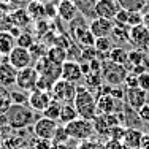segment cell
Returning a JSON list of instances; mask_svg holds the SVG:
<instances>
[{
	"mask_svg": "<svg viewBox=\"0 0 149 149\" xmlns=\"http://www.w3.org/2000/svg\"><path fill=\"white\" fill-rule=\"evenodd\" d=\"M95 3L97 0H74V5L78 8V13H81L84 17H95Z\"/></svg>",
	"mask_w": 149,
	"mask_h": 149,
	"instance_id": "21",
	"label": "cell"
},
{
	"mask_svg": "<svg viewBox=\"0 0 149 149\" xmlns=\"http://www.w3.org/2000/svg\"><path fill=\"white\" fill-rule=\"evenodd\" d=\"M136 113H138V116H140V119L143 120V122H149V103L143 105Z\"/></svg>",
	"mask_w": 149,
	"mask_h": 149,
	"instance_id": "47",
	"label": "cell"
},
{
	"mask_svg": "<svg viewBox=\"0 0 149 149\" xmlns=\"http://www.w3.org/2000/svg\"><path fill=\"white\" fill-rule=\"evenodd\" d=\"M59 2H73L74 3V0H59Z\"/></svg>",
	"mask_w": 149,
	"mask_h": 149,
	"instance_id": "56",
	"label": "cell"
},
{
	"mask_svg": "<svg viewBox=\"0 0 149 149\" xmlns=\"http://www.w3.org/2000/svg\"><path fill=\"white\" fill-rule=\"evenodd\" d=\"M35 120V111L29 105H11L3 116H0V124L8 125L10 130H26Z\"/></svg>",
	"mask_w": 149,
	"mask_h": 149,
	"instance_id": "1",
	"label": "cell"
},
{
	"mask_svg": "<svg viewBox=\"0 0 149 149\" xmlns=\"http://www.w3.org/2000/svg\"><path fill=\"white\" fill-rule=\"evenodd\" d=\"M27 13H29L30 19H33V21H41L43 17H46L45 5L40 0H32L29 5H27Z\"/></svg>",
	"mask_w": 149,
	"mask_h": 149,
	"instance_id": "22",
	"label": "cell"
},
{
	"mask_svg": "<svg viewBox=\"0 0 149 149\" xmlns=\"http://www.w3.org/2000/svg\"><path fill=\"white\" fill-rule=\"evenodd\" d=\"M141 138H143V132L140 129H127L124 133L122 143L125 144L127 149H140L141 148Z\"/></svg>",
	"mask_w": 149,
	"mask_h": 149,
	"instance_id": "18",
	"label": "cell"
},
{
	"mask_svg": "<svg viewBox=\"0 0 149 149\" xmlns=\"http://www.w3.org/2000/svg\"><path fill=\"white\" fill-rule=\"evenodd\" d=\"M129 33H130V27L127 24H114L111 37L116 43H129Z\"/></svg>",
	"mask_w": 149,
	"mask_h": 149,
	"instance_id": "26",
	"label": "cell"
},
{
	"mask_svg": "<svg viewBox=\"0 0 149 149\" xmlns=\"http://www.w3.org/2000/svg\"><path fill=\"white\" fill-rule=\"evenodd\" d=\"M97 56H98V52H97V49L94 48V46H87V48H83L81 49V62H91V60H94V59H97Z\"/></svg>",
	"mask_w": 149,
	"mask_h": 149,
	"instance_id": "37",
	"label": "cell"
},
{
	"mask_svg": "<svg viewBox=\"0 0 149 149\" xmlns=\"http://www.w3.org/2000/svg\"><path fill=\"white\" fill-rule=\"evenodd\" d=\"M143 26L149 29V13H143Z\"/></svg>",
	"mask_w": 149,
	"mask_h": 149,
	"instance_id": "52",
	"label": "cell"
},
{
	"mask_svg": "<svg viewBox=\"0 0 149 149\" xmlns=\"http://www.w3.org/2000/svg\"><path fill=\"white\" fill-rule=\"evenodd\" d=\"M129 27H135V26H141L143 24V13L141 11H130L129 15Z\"/></svg>",
	"mask_w": 149,
	"mask_h": 149,
	"instance_id": "39",
	"label": "cell"
},
{
	"mask_svg": "<svg viewBox=\"0 0 149 149\" xmlns=\"http://www.w3.org/2000/svg\"><path fill=\"white\" fill-rule=\"evenodd\" d=\"M15 27L16 26L13 24V19H11V16H10V15L0 17V32H11Z\"/></svg>",
	"mask_w": 149,
	"mask_h": 149,
	"instance_id": "38",
	"label": "cell"
},
{
	"mask_svg": "<svg viewBox=\"0 0 149 149\" xmlns=\"http://www.w3.org/2000/svg\"><path fill=\"white\" fill-rule=\"evenodd\" d=\"M109 95H113L116 100H122V98L125 97V92L122 91V87H120V86H113L111 87V94H109Z\"/></svg>",
	"mask_w": 149,
	"mask_h": 149,
	"instance_id": "48",
	"label": "cell"
},
{
	"mask_svg": "<svg viewBox=\"0 0 149 149\" xmlns=\"http://www.w3.org/2000/svg\"><path fill=\"white\" fill-rule=\"evenodd\" d=\"M73 105H74V108H76L79 118H83V119L94 120L95 116L98 114L97 98H95L94 94L84 86H78L76 87V95H74Z\"/></svg>",
	"mask_w": 149,
	"mask_h": 149,
	"instance_id": "2",
	"label": "cell"
},
{
	"mask_svg": "<svg viewBox=\"0 0 149 149\" xmlns=\"http://www.w3.org/2000/svg\"><path fill=\"white\" fill-rule=\"evenodd\" d=\"M76 84L70 83V81H65L60 78L59 81H56L54 86L51 87L49 94H51L52 100H57L60 103H73L74 95H76Z\"/></svg>",
	"mask_w": 149,
	"mask_h": 149,
	"instance_id": "5",
	"label": "cell"
},
{
	"mask_svg": "<svg viewBox=\"0 0 149 149\" xmlns=\"http://www.w3.org/2000/svg\"><path fill=\"white\" fill-rule=\"evenodd\" d=\"M94 48L97 49L98 54H103V56H108V52L111 51L114 46H113V40L109 37H102V38H95V45Z\"/></svg>",
	"mask_w": 149,
	"mask_h": 149,
	"instance_id": "31",
	"label": "cell"
},
{
	"mask_svg": "<svg viewBox=\"0 0 149 149\" xmlns=\"http://www.w3.org/2000/svg\"><path fill=\"white\" fill-rule=\"evenodd\" d=\"M0 2H10V0H0Z\"/></svg>",
	"mask_w": 149,
	"mask_h": 149,
	"instance_id": "58",
	"label": "cell"
},
{
	"mask_svg": "<svg viewBox=\"0 0 149 149\" xmlns=\"http://www.w3.org/2000/svg\"><path fill=\"white\" fill-rule=\"evenodd\" d=\"M119 6L127 11H143L148 0H118Z\"/></svg>",
	"mask_w": 149,
	"mask_h": 149,
	"instance_id": "29",
	"label": "cell"
},
{
	"mask_svg": "<svg viewBox=\"0 0 149 149\" xmlns=\"http://www.w3.org/2000/svg\"><path fill=\"white\" fill-rule=\"evenodd\" d=\"M124 86H125V89H129V87H138V74L129 72L125 79H124Z\"/></svg>",
	"mask_w": 149,
	"mask_h": 149,
	"instance_id": "44",
	"label": "cell"
},
{
	"mask_svg": "<svg viewBox=\"0 0 149 149\" xmlns=\"http://www.w3.org/2000/svg\"><path fill=\"white\" fill-rule=\"evenodd\" d=\"M98 114H111L118 109V100L113 95H98L97 97Z\"/></svg>",
	"mask_w": 149,
	"mask_h": 149,
	"instance_id": "17",
	"label": "cell"
},
{
	"mask_svg": "<svg viewBox=\"0 0 149 149\" xmlns=\"http://www.w3.org/2000/svg\"><path fill=\"white\" fill-rule=\"evenodd\" d=\"M2 146H3V140H2V136H0V149H2Z\"/></svg>",
	"mask_w": 149,
	"mask_h": 149,
	"instance_id": "55",
	"label": "cell"
},
{
	"mask_svg": "<svg viewBox=\"0 0 149 149\" xmlns=\"http://www.w3.org/2000/svg\"><path fill=\"white\" fill-rule=\"evenodd\" d=\"M33 45H35V37L30 32H21L19 37L16 38V46H21V48L30 49Z\"/></svg>",
	"mask_w": 149,
	"mask_h": 149,
	"instance_id": "33",
	"label": "cell"
},
{
	"mask_svg": "<svg viewBox=\"0 0 149 149\" xmlns=\"http://www.w3.org/2000/svg\"><path fill=\"white\" fill-rule=\"evenodd\" d=\"M89 29L95 38L102 37H111L113 29H114V21L105 19V17H94L89 22Z\"/></svg>",
	"mask_w": 149,
	"mask_h": 149,
	"instance_id": "10",
	"label": "cell"
},
{
	"mask_svg": "<svg viewBox=\"0 0 149 149\" xmlns=\"http://www.w3.org/2000/svg\"><path fill=\"white\" fill-rule=\"evenodd\" d=\"M118 0H97L95 3V17H105V19H114L119 11Z\"/></svg>",
	"mask_w": 149,
	"mask_h": 149,
	"instance_id": "14",
	"label": "cell"
},
{
	"mask_svg": "<svg viewBox=\"0 0 149 149\" xmlns=\"http://www.w3.org/2000/svg\"><path fill=\"white\" fill-rule=\"evenodd\" d=\"M105 149H127V148L120 140H111V138H109L105 143Z\"/></svg>",
	"mask_w": 149,
	"mask_h": 149,
	"instance_id": "45",
	"label": "cell"
},
{
	"mask_svg": "<svg viewBox=\"0 0 149 149\" xmlns=\"http://www.w3.org/2000/svg\"><path fill=\"white\" fill-rule=\"evenodd\" d=\"M10 16H11V19H13V24H15L16 27H19V29H24L26 26H29L30 21H32L29 13H27V10H13V11L10 13Z\"/></svg>",
	"mask_w": 149,
	"mask_h": 149,
	"instance_id": "27",
	"label": "cell"
},
{
	"mask_svg": "<svg viewBox=\"0 0 149 149\" xmlns=\"http://www.w3.org/2000/svg\"><path fill=\"white\" fill-rule=\"evenodd\" d=\"M51 94L46 91H32L29 94V105L32 109H33L35 113H43L46 108H48V105L51 103Z\"/></svg>",
	"mask_w": 149,
	"mask_h": 149,
	"instance_id": "13",
	"label": "cell"
},
{
	"mask_svg": "<svg viewBox=\"0 0 149 149\" xmlns=\"http://www.w3.org/2000/svg\"><path fill=\"white\" fill-rule=\"evenodd\" d=\"M57 16L63 22H72L78 17V8L73 2H59L57 5Z\"/></svg>",
	"mask_w": 149,
	"mask_h": 149,
	"instance_id": "16",
	"label": "cell"
},
{
	"mask_svg": "<svg viewBox=\"0 0 149 149\" xmlns=\"http://www.w3.org/2000/svg\"><path fill=\"white\" fill-rule=\"evenodd\" d=\"M141 149H149V133H143V138H141Z\"/></svg>",
	"mask_w": 149,
	"mask_h": 149,
	"instance_id": "51",
	"label": "cell"
},
{
	"mask_svg": "<svg viewBox=\"0 0 149 149\" xmlns=\"http://www.w3.org/2000/svg\"><path fill=\"white\" fill-rule=\"evenodd\" d=\"M0 62H3V56L2 54H0Z\"/></svg>",
	"mask_w": 149,
	"mask_h": 149,
	"instance_id": "57",
	"label": "cell"
},
{
	"mask_svg": "<svg viewBox=\"0 0 149 149\" xmlns=\"http://www.w3.org/2000/svg\"><path fill=\"white\" fill-rule=\"evenodd\" d=\"M138 87H141L143 91L149 92V70L138 74Z\"/></svg>",
	"mask_w": 149,
	"mask_h": 149,
	"instance_id": "41",
	"label": "cell"
},
{
	"mask_svg": "<svg viewBox=\"0 0 149 149\" xmlns=\"http://www.w3.org/2000/svg\"><path fill=\"white\" fill-rule=\"evenodd\" d=\"M129 15H130V11H127V10H122V8H119V11H118V15L114 16V24H127L129 22ZM129 26V24H127Z\"/></svg>",
	"mask_w": 149,
	"mask_h": 149,
	"instance_id": "43",
	"label": "cell"
},
{
	"mask_svg": "<svg viewBox=\"0 0 149 149\" xmlns=\"http://www.w3.org/2000/svg\"><path fill=\"white\" fill-rule=\"evenodd\" d=\"M38 78H40V73L37 72V68H35V67H27V68L17 70L16 86L19 87L21 91L32 92V91L37 89Z\"/></svg>",
	"mask_w": 149,
	"mask_h": 149,
	"instance_id": "6",
	"label": "cell"
},
{
	"mask_svg": "<svg viewBox=\"0 0 149 149\" xmlns=\"http://www.w3.org/2000/svg\"><path fill=\"white\" fill-rule=\"evenodd\" d=\"M10 98H11L13 105H27L29 103V94L21 89L10 92Z\"/></svg>",
	"mask_w": 149,
	"mask_h": 149,
	"instance_id": "34",
	"label": "cell"
},
{
	"mask_svg": "<svg viewBox=\"0 0 149 149\" xmlns=\"http://www.w3.org/2000/svg\"><path fill=\"white\" fill-rule=\"evenodd\" d=\"M21 149H30V148H21Z\"/></svg>",
	"mask_w": 149,
	"mask_h": 149,
	"instance_id": "59",
	"label": "cell"
},
{
	"mask_svg": "<svg viewBox=\"0 0 149 149\" xmlns=\"http://www.w3.org/2000/svg\"><path fill=\"white\" fill-rule=\"evenodd\" d=\"M45 10H46V16H48V17H52V16L57 15V6H52L51 3L45 5Z\"/></svg>",
	"mask_w": 149,
	"mask_h": 149,
	"instance_id": "49",
	"label": "cell"
},
{
	"mask_svg": "<svg viewBox=\"0 0 149 149\" xmlns=\"http://www.w3.org/2000/svg\"><path fill=\"white\" fill-rule=\"evenodd\" d=\"M148 52H149V48H148Z\"/></svg>",
	"mask_w": 149,
	"mask_h": 149,
	"instance_id": "60",
	"label": "cell"
},
{
	"mask_svg": "<svg viewBox=\"0 0 149 149\" xmlns=\"http://www.w3.org/2000/svg\"><path fill=\"white\" fill-rule=\"evenodd\" d=\"M57 120H52L48 118H40L33 122V135L37 138H41V140H52L56 133V129H57Z\"/></svg>",
	"mask_w": 149,
	"mask_h": 149,
	"instance_id": "9",
	"label": "cell"
},
{
	"mask_svg": "<svg viewBox=\"0 0 149 149\" xmlns=\"http://www.w3.org/2000/svg\"><path fill=\"white\" fill-rule=\"evenodd\" d=\"M11 105H13V102L10 98V92H6V89L0 87V116L5 114Z\"/></svg>",
	"mask_w": 149,
	"mask_h": 149,
	"instance_id": "36",
	"label": "cell"
},
{
	"mask_svg": "<svg viewBox=\"0 0 149 149\" xmlns=\"http://www.w3.org/2000/svg\"><path fill=\"white\" fill-rule=\"evenodd\" d=\"M16 48V37L11 32H0V54L5 57Z\"/></svg>",
	"mask_w": 149,
	"mask_h": 149,
	"instance_id": "20",
	"label": "cell"
},
{
	"mask_svg": "<svg viewBox=\"0 0 149 149\" xmlns=\"http://www.w3.org/2000/svg\"><path fill=\"white\" fill-rule=\"evenodd\" d=\"M129 70L125 68V65H119V63L111 62L109 59L102 60V76L103 81L109 86H120L124 84Z\"/></svg>",
	"mask_w": 149,
	"mask_h": 149,
	"instance_id": "4",
	"label": "cell"
},
{
	"mask_svg": "<svg viewBox=\"0 0 149 149\" xmlns=\"http://www.w3.org/2000/svg\"><path fill=\"white\" fill-rule=\"evenodd\" d=\"M141 13H149V2L146 3V6H144V10H143Z\"/></svg>",
	"mask_w": 149,
	"mask_h": 149,
	"instance_id": "54",
	"label": "cell"
},
{
	"mask_svg": "<svg viewBox=\"0 0 149 149\" xmlns=\"http://www.w3.org/2000/svg\"><path fill=\"white\" fill-rule=\"evenodd\" d=\"M24 144H26V138H24L22 130H15L13 133L3 138V148L5 149H21L26 148Z\"/></svg>",
	"mask_w": 149,
	"mask_h": 149,
	"instance_id": "19",
	"label": "cell"
},
{
	"mask_svg": "<svg viewBox=\"0 0 149 149\" xmlns=\"http://www.w3.org/2000/svg\"><path fill=\"white\" fill-rule=\"evenodd\" d=\"M125 127L124 125H116V127H111L109 129V136L108 138H111V140H120L122 141V138H124V133H125Z\"/></svg>",
	"mask_w": 149,
	"mask_h": 149,
	"instance_id": "40",
	"label": "cell"
},
{
	"mask_svg": "<svg viewBox=\"0 0 149 149\" xmlns=\"http://www.w3.org/2000/svg\"><path fill=\"white\" fill-rule=\"evenodd\" d=\"M129 43L133 46V49L148 51V48H149V29L146 26H143V24L141 26L130 27Z\"/></svg>",
	"mask_w": 149,
	"mask_h": 149,
	"instance_id": "7",
	"label": "cell"
},
{
	"mask_svg": "<svg viewBox=\"0 0 149 149\" xmlns=\"http://www.w3.org/2000/svg\"><path fill=\"white\" fill-rule=\"evenodd\" d=\"M6 60H8L16 70L27 68V67H32V63H33L30 51L26 48H21V46H16V48L6 56Z\"/></svg>",
	"mask_w": 149,
	"mask_h": 149,
	"instance_id": "8",
	"label": "cell"
},
{
	"mask_svg": "<svg viewBox=\"0 0 149 149\" xmlns=\"http://www.w3.org/2000/svg\"><path fill=\"white\" fill-rule=\"evenodd\" d=\"M68 140H70V136H68V133H67L65 125H63V124L57 125L56 133H54V136H52V143L54 144H65Z\"/></svg>",
	"mask_w": 149,
	"mask_h": 149,
	"instance_id": "35",
	"label": "cell"
},
{
	"mask_svg": "<svg viewBox=\"0 0 149 149\" xmlns=\"http://www.w3.org/2000/svg\"><path fill=\"white\" fill-rule=\"evenodd\" d=\"M78 149H105V146L100 144V143H97V141L87 140V141H83V144H81Z\"/></svg>",
	"mask_w": 149,
	"mask_h": 149,
	"instance_id": "46",
	"label": "cell"
},
{
	"mask_svg": "<svg viewBox=\"0 0 149 149\" xmlns=\"http://www.w3.org/2000/svg\"><path fill=\"white\" fill-rule=\"evenodd\" d=\"M84 83H86V87L89 89H100V86L103 84V76L102 73H89L84 76Z\"/></svg>",
	"mask_w": 149,
	"mask_h": 149,
	"instance_id": "32",
	"label": "cell"
},
{
	"mask_svg": "<svg viewBox=\"0 0 149 149\" xmlns=\"http://www.w3.org/2000/svg\"><path fill=\"white\" fill-rule=\"evenodd\" d=\"M125 103L133 109L138 111L143 105L148 103V92L143 91L141 87H129L125 89Z\"/></svg>",
	"mask_w": 149,
	"mask_h": 149,
	"instance_id": "11",
	"label": "cell"
},
{
	"mask_svg": "<svg viewBox=\"0 0 149 149\" xmlns=\"http://www.w3.org/2000/svg\"><path fill=\"white\" fill-rule=\"evenodd\" d=\"M46 57L51 60L56 65H62L67 60V51L65 48H60V46H52L46 51Z\"/></svg>",
	"mask_w": 149,
	"mask_h": 149,
	"instance_id": "25",
	"label": "cell"
},
{
	"mask_svg": "<svg viewBox=\"0 0 149 149\" xmlns=\"http://www.w3.org/2000/svg\"><path fill=\"white\" fill-rule=\"evenodd\" d=\"M60 78L65 79V81H70V83H73V84H78L84 78L83 72H81L79 62H76V60H65V62L62 63Z\"/></svg>",
	"mask_w": 149,
	"mask_h": 149,
	"instance_id": "12",
	"label": "cell"
},
{
	"mask_svg": "<svg viewBox=\"0 0 149 149\" xmlns=\"http://www.w3.org/2000/svg\"><path fill=\"white\" fill-rule=\"evenodd\" d=\"M33 149H54V143L52 140H41L37 138L33 141Z\"/></svg>",
	"mask_w": 149,
	"mask_h": 149,
	"instance_id": "42",
	"label": "cell"
},
{
	"mask_svg": "<svg viewBox=\"0 0 149 149\" xmlns=\"http://www.w3.org/2000/svg\"><path fill=\"white\" fill-rule=\"evenodd\" d=\"M16 76H17V70L8 60L0 62V87L8 89L11 86H16Z\"/></svg>",
	"mask_w": 149,
	"mask_h": 149,
	"instance_id": "15",
	"label": "cell"
},
{
	"mask_svg": "<svg viewBox=\"0 0 149 149\" xmlns=\"http://www.w3.org/2000/svg\"><path fill=\"white\" fill-rule=\"evenodd\" d=\"M54 149H70V148L65 143V144H54Z\"/></svg>",
	"mask_w": 149,
	"mask_h": 149,
	"instance_id": "53",
	"label": "cell"
},
{
	"mask_svg": "<svg viewBox=\"0 0 149 149\" xmlns=\"http://www.w3.org/2000/svg\"><path fill=\"white\" fill-rule=\"evenodd\" d=\"M67 129V133L72 140H76V141H87L92 138V135L95 133L94 130V122L89 119H83V118H78L68 122L65 125Z\"/></svg>",
	"mask_w": 149,
	"mask_h": 149,
	"instance_id": "3",
	"label": "cell"
},
{
	"mask_svg": "<svg viewBox=\"0 0 149 149\" xmlns=\"http://www.w3.org/2000/svg\"><path fill=\"white\" fill-rule=\"evenodd\" d=\"M92 122H94L95 133H98L100 136H109V129H111V127H109V124H108V120H106L105 114H97Z\"/></svg>",
	"mask_w": 149,
	"mask_h": 149,
	"instance_id": "28",
	"label": "cell"
},
{
	"mask_svg": "<svg viewBox=\"0 0 149 149\" xmlns=\"http://www.w3.org/2000/svg\"><path fill=\"white\" fill-rule=\"evenodd\" d=\"M10 10H11V8H10L8 2H0V17L10 15Z\"/></svg>",
	"mask_w": 149,
	"mask_h": 149,
	"instance_id": "50",
	"label": "cell"
},
{
	"mask_svg": "<svg viewBox=\"0 0 149 149\" xmlns=\"http://www.w3.org/2000/svg\"><path fill=\"white\" fill-rule=\"evenodd\" d=\"M60 111H62V103L57 100H51V103L48 105V108L43 111V116L48 119H52V120H59Z\"/></svg>",
	"mask_w": 149,
	"mask_h": 149,
	"instance_id": "30",
	"label": "cell"
},
{
	"mask_svg": "<svg viewBox=\"0 0 149 149\" xmlns=\"http://www.w3.org/2000/svg\"><path fill=\"white\" fill-rule=\"evenodd\" d=\"M108 59L114 63H119V65H125L129 62V51L124 49L122 46H114L108 52Z\"/></svg>",
	"mask_w": 149,
	"mask_h": 149,
	"instance_id": "24",
	"label": "cell"
},
{
	"mask_svg": "<svg viewBox=\"0 0 149 149\" xmlns=\"http://www.w3.org/2000/svg\"><path fill=\"white\" fill-rule=\"evenodd\" d=\"M78 118H79V114H78V111H76L73 103H63L62 105V111H60V118H59L60 124L67 125L68 122H72V120L78 119Z\"/></svg>",
	"mask_w": 149,
	"mask_h": 149,
	"instance_id": "23",
	"label": "cell"
}]
</instances>
